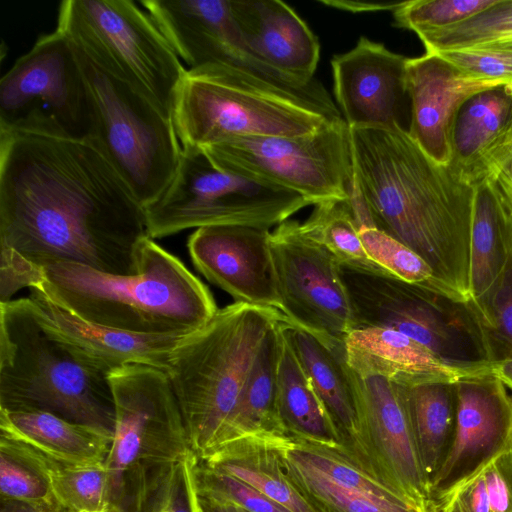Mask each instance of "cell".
Listing matches in <instances>:
<instances>
[{
  "mask_svg": "<svg viewBox=\"0 0 512 512\" xmlns=\"http://www.w3.org/2000/svg\"><path fill=\"white\" fill-rule=\"evenodd\" d=\"M143 206L91 139L0 132V264L136 271Z\"/></svg>",
  "mask_w": 512,
  "mask_h": 512,
  "instance_id": "6da1fadb",
  "label": "cell"
},
{
  "mask_svg": "<svg viewBox=\"0 0 512 512\" xmlns=\"http://www.w3.org/2000/svg\"><path fill=\"white\" fill-rule=\"evenodd\" d=\"M349 141L358 226H374L411 248L431 267L437 294L468 305L475 186L407 132L349 128Z\"/></svg>",
  "mask_w": 512,
  "mask_h": 512,
  "instance_id": "7a4b0ae2",
  "label": "cell"
},
{
  "mask_svg": "<svg viewBox=\"0 0 512 512\" xmlns=\"http://www.w3.org/2000/svg\"><path fill=\"white\" fill-rule=\"evenodd\" d=\"M44 278L45 290L79 317L136 335L186 336L219 309L203 282L150 237L138 246L133 274L57 263Z\"/></svg>",
  "mask_w": 512,
  "mask_h": 512,
  "instance_id": "3957f363",
  "label": "cell"
},
{
  "mask_svg": "<svg viewBox=\"0 0 512 512\" xmlns=\"http://www.w3.org/2000/svg\"><path fill=\"white\" fill-rule=\"evenodd\" d=\"M285 318L277 309L234 302L171 351L166 373L198 460L216 449L264 339Z\"/></svg>",
  "mask_w": 512,
  "mask_h": 512,
  "instance_id": "277c9868",
  "label": "cell"
},
{
  "mask_svg": "<svg viewBox=\"0 0 512 512\" xmlns=\"http://www.w3.org/2000/svg\"><path fill=\"white\" fill-rule=\"evenodd\" d=\"M110 372L52 337L28 297L0 303V409L42 410L113 431Z\"/></svg>",
  "mask_w": 512,
  "mask_h": 512,
  "instance_id": "5b68a950",
  "label": "cell"
},
{
  "mask_svg": "<svg viewBox=\"0 0 512 512\" xmlns=\"http://www.w3.org/2000/svg\"><path fill=\"white\" fill-rule=\"evenodd\" d=\"M172 115L182 148L200 149L239 137L302 135L338 122L219 65L186 69Z\"/></svg>",
  "mask_w": 512,
  "mask_h": 512,
  "instance_id": "8992f818",
  "label": "cell"
},
{
  "mask_svg": "<svg viewBox=\"0 0 512 512\" xmlns=\"http://www.w3.org/2000/svg\"><path fill=\"white\" fill-rule=\"evenodd\" d=\"M74 47L91 104V140L144 208L165 190L180 163L173 116Z\"/></svg>",
  "mask_w": 512,
  "mask_h": 512,
  "instance_id": "52a82bcc",
  "label": "cell"
},
{
  "mask_svg": "<svg viewBox=\"0 0 512 512\" xmlns=\"http://www.w3.org/2000/svg\"><path fill=\"white\" fill-rule=\"evenodd\" d=\"M57 23L99 67L172 115L187 68L146 10L132 0H65Z\"/></svg>",
  "mask_w": 512,
  "mask_h": 512,
  "instance_id": "ba28073f",
  "label": "cell"
},
{
  "mask_svg": "<svg viewBox=\"0 0 512 512\" xmlns=\"http://www.w3.org/2000/svg\"><path fill=\"white\" fill-rule=\"evenodd\" d=\"M312 203L221 170L200 148H182L177 171L165 190L144 207L149 237L190 228L238 224L269 229Z\"/></svg>",
  "mask_w": 512,
  "mask_h": 512,
  "instance_id": "9c48e42d",
  "label": "cell"
},
{
  "mask_svg": "<svg viewBox=\"0 0 512 512\" xmlns=\"http://www.w3.org/2000/svg\"><path fill=\"white\" fill-rule=\"evenodd\" d=\"M226 172L303 196L312 205L350 198L353 169L349 128L331 122L307 134L248 136L202 148Z\"/></svg>",
  "mask_w": 512,
  "mask_h": 512,
  "instance_id": "30bf717a",
  "label": "cell"
},
{
  "mask_svg": "<svg viewBox=\"0 0 512 512\" xmlns=\"http://www.w3.org/2000/svg\"><path fill=\"white\" fill-rule=\"evenodd\" d=\"M0 132L92 138L91 104L76 50L58 29L40 36L0 79Z\"/></svg>",
  "mask_w": 512,
  "mask_h": 512,
  "instance_id": "8fae6325",
  "label": "cell"
},
{
  "mask_svg": "<svg viewBox=\"0 0 512 512\" xmlns=\"http://www.w3.org/2000/svg\"><path fill=\"white\" fill-rule=\"evenodd\" d=\"M187 69L219 65L256 79L297 99L334 121L339 107L317 79L304 81L263 60L246 42L229 0H141Z\"/></svg>",
  "mask_w": 512,
  "mask_h": 512,
  "instance_id": "7c38bea8",
  "label": "cell"
},
{
  "mask_svg": "<svg viewBox=\"0 0 512 512\" xmlns=\"http://www.w3.org/2000/svg\"><path fill=\"white\" fill-rule=\"evenodd\" d=\"M113 440L105 464L113 505L120 507L128 472L140 464L176 460L192 452L185 422L165 371L129 364L112 370Z\"/></svg>",
  "mask_w": 512,
  "mask_h": 512,
  "instance_id": "4fadbf2b",
  "label": "cell"
},
{
  "mask_svg": "<svg viewBox=\"0 0 512 512\" xmlns=\"http://www.w3.org/2000/svg\"><path fill=\"white\" fill-rule=\"evenodd\" d=\"M270 248L283 315L318 335L344 341L355 321L337 258L296 220L276 226Z\"/></svg>",
  "mask_w": 512,
  "mask_h": 512,
  "instance_id": "5bb4252c",
  "label": "cell"
},
{
  "mask_svg": "<svg viewBox=\"0 0 512 512\" xmlns=\"http://www.w3.org/2000/svg\"><path fill=\"white\" fill-rule=\"evenodd\" d=\"M351 372L359 428L354 458L410 502L433 512L429 481L416 445L407 387L380 375L358 374L352 369Z\"/></svg>",
  "mask_w": 512,
  "mask_h": 512,
  "instance_id": "9a60e30c",
  "label": "cell"
},
{
  "mask_svg": "<svg viewBox=\"0 0 512 512\" xmlns=\"http://www.w3.org/2000/svg\"><path fill=\"white\" fill-rule=\"evenodd\" d=\"M456 421L446 456L430 480L432 508L462 482L512 450V394L492 374L455 383Z\"/></svg>",
  "mask_w": 512,
  "mask_h": 512,
  "instance_id": "2e32d148",
  "label": "cell"
},
{
  "mask_svg": "<svg viewBox=\"0 0 512 512\" xmlns=\"http://www.w3.org/2000/svg\"><path fill=\"white\" fill-rule=\"evenodd\" d=\"M408 59L366 37L333 57L334 94L348 128L382 127L409 134Z\"/></svg>",
  "mask_w": 512,
  "mask_h": 512,
  "instance_id": "e0dca14e",
  "label": "cell"
},
{
  "mask_svg": "<svg viewBox=\"0 0 512 512\" xmlns=\"http://www.w3.org/2000/svg\"><path fill=\"white\" fill-rule=\"evenodd\" d=\"M267 228L224 224L197 228L188 238L196 269L235 300L282 311Z\"/></svg>",
  "mask_w": 512,
  "mask_h": 512,
  "instance_id": "ac0fdd59",
  "label": "cell"
},
{
  "mask_svg": "<svg viewBox=\"0 0 512 512\" xmlns=\"http://www.w3.org/2000/svg\"><path fill=\"white\" fill-rule=\"evenodd\" d=\"M341 277L350 299L355 328L395 330L444 359L462 361L456 356L455 333L436 300L441 296L392 276L344 266H341Z\"/></svg>",
  "mask_w": 512,
  "mask_h": 512,
  "instance_id": "d6986e66",
  "label": "cell"
},
{
  "mask_svg": "<svg viewBox=\"0 0 512 512\" xmlns=\"http://www.w3.org/2000/svg\"><path fill=\"white\" fill-rule=\"evenodd\" d=\"M406 80L411 101L409 135L442 165L452 161L453 128L463 103L478 92L512 83L469 74L434 52L409 58Z\"/></svg>",
  "mask_w": 512,
  "mask_h": 512,
  "instance_id": "ffe728a7",
  "label": "cell"
},
{
  "mask_svg": "<svg viewBox=\"0 0 512 512\" xmlns=\"http://www.w3.org/2000/svg\"><path fill=\"white\" fill-rule=\"evenodd\" d=\"M345 359L358 374L380 375L406 387L427 383L455 384L492 374V361H452L395 330L359 327L344 339Z\"/></svg>",
  "mask_w": 512,
  "mask_h": 512,
  "instance_id": "44dd1931",
  "label": "cell"
},
{
  "mask_svg": "<svg viewBox=\"0 0 512 512\" xmlns=\"http://www.w3.org/2000/svg\"><path fill=\"white\" fill-rule=\"evenodd\" d=\"M28 298L41 326L55 339L112 371L143 364L167 371L171 351L184 336L136 335L91 323L54 299L41 283Z\"/></svg>",
  "mask_w": 512,
  "mask_h": 512,
  "instance_id": "7402d4cb",
  "label": "cell"
},
{
  "mask_svg": "<svg viewBox=\"0 0 512 512\" xmlns=\"http://www.w3.org/2000/svg\"><path fill=\"white\" fill-rule=\"evenodd\" d=\"M470 311L479 331L512 257V198L493 180L474 183Z\"/></svg>",
  "mask_w": 512,
  "mask_h": 512,
  "instance_id": "603a6c76",
  "label": "cell"
},
{
  "mask_svg": "<svg viewBox=\"0 0 512 512\" xmlns=\"http://www.w3.org/2000/svg\"><path fill=\"white\" fill-rule=\"evenodd\" d=\"M232 15L248 45L275 69L311 81L320 56L317 37L279 0H229Z\"/></svg>",
  "mask_w": 512,
  "mask_h": 512,
  "instance_id": "cb8c5ba5",
  "label": "cell"
},
{
  "mask_svg": "<svg viewBox=\"0 0 512 512\" xmlns=\"http://www.w3.org/2000/svg\"><path fill=\"white\" fill-rule=\"evenodd\" d=\"M282 329L313 388L353 455L358 441L354 379L345 359L344 341L318 335L285 318Z\"/></svg>",
  "mask_w": 512,
  "mask_h": 512,
  "instance_id": "d4e9b609",
  "label": "cell"
},
{
  "mask_svg": "<svg viewBox=\"0 0 512 512\" xmlns=\"http://www.w3.org/2000/svg\"><path fill=\"white\" fill-rule=\"evenodd\" d=\"M1 438L72 465L106 461L113 431L69 421L42 410L0 409Z\"/></svg>",
  "mask_w": 512,
  "mask_h": 512,
  "instance_id": "484cf974",
  "label": "cell"
},
{
  "mask_svg": "<svg viewBox=\"0 0 512 512\" xmlns=\"http://www.w3.org/2000/svg\"><path fill=\"white\" fill-rule=\"evenodd\" d=\"M283 321V320H282ZM278 324L276 409L287 433L313 444L348 449Z\"/></svg>",
  "mask_w": 512,
  "mask_h": 512,
  "instance_id": "4316f807",
  "label": "cell"
},
{
  "mask_svg": "<svg viewBox=\"0 0 512 512\" xmlns=\"http://www.w3.org/2000/svg\"><path fill=\"white\" fill-rule=\"evenodd\" d=\"M274 436L243 438L199 461L241 480L291 512H318L286 472L273 445Z\"/></svg>",
  "mask_w": 512,
  "mask_h": 512,
  "instance_id": "83f0119b",
  "label": "cell"
},
{
  "mask_svg": "<svg viewBox=\"0 0 512 512\" xmlns=\"http://www.w3.org/2000/svg\"><path fill=\"white\" fill-rule=\"evenodd\" d=\"M197 462L190 452L176 460L134 467L126 476L120 508L124 512H204Z\"/></svg>",
  "mask_w": 512,
  "mask_h": 512,
  "instance_id": "f1b7e54d",
  "label": "cell"
},
{
  "mask_svg": "<svg viewBox=\"0 0 512 512\" xmlns=\"http://www.w3.org/2000/svg\"><path fill=\"white\" fill-rule=\"evenodd\" d=\"M511 133L512 83L476 93L457 113L450 166L464 177Z\"/></svg>",
  "mask_w": 512,
  "mask_h": 512,
  "instance_id": "f546056e",
  "label": "cell"
},
{
  "mask_svg": "<svg viewBox=\"0 0 512 512\" xmlns=\"http://www.w3.org/2000/svg\"><path fill=\"white\" fill-rule=\"evenodd\" d=\"M0 450L34 468L47 482L57 507L63 512H106L113 505L105 462L65 464L5 438L0 439Z\"/></svg>",
  "mask_w": 512,
  "mask_h": 512,
  "instance_id": "4dcf8cb0",
  "label": "cell"
},
{
  "mask_svg": "<svg viewBox=\"0 0 512 512\" xmlns=\"http://www.w3.org/2000/svg\"><path fill=\"white\" fill-rule=\"evenodd\" d=\"M279 322L264 339L214 451L247 437L289 434L280 423L276 409Z\"/></svg>",
  "mask_w": 512,
  "mask_h": 512,
  "instance_id": "1f68e13d",
  "label": "cell"
},
{
  "mask_svg": "<svg viewBox=\"0 0 512 512\" xmlns=\"http://www.w3.org/2000/svg\"><path fill=\"white\" fill-rule=\"evenodd\" d=\"M411 420L423 470L429 481L452 441L456 421L455 384L427 383L407 387Z\"/></svg>",
  "mask_w": 512,
  "mask_h": 512,
  "instance_id": "d6a6232c",
  "label": "cell"
},
{
  "mask_svg": "<svg viewBox=\"0 0 512 512\" xmlns=\"http://www.w3.org/2000/svg\"><path fill=\"white\" fill-rule=\"evenodd\" d=\"M301 227L305 234L331 252L341 266L392 276L367 254L350 198L315 205L310 216L301 223Z\"/></svg>",
  "mask_w": 512,
  "mask_h": 512,
  "instance_id": "836d02e7",
  "label": "cell"
},
{
  "mask_svg": "<svg viewBox=\"0 0 512 512\" xmlns=\"http://www.w3.org/2000/svg\"><path fill=\"white\" fill-rule=\"evenodd\" d=\"M282 436H274L273 445L291 480L318 512H427L410 503L381 500L332 483L286 451L280 444Z\"/></svg>",
  "mask_w": 512,
  "mask_h": 512,
  "instance_id": "e575fe53",
  "label": "cell"
},
{
  "mask_svg": "<svg viewBox=\"0 0 512 512\" xmlns=\"http://www.w3.org/2000/svg\"><path fill=\"white\" fill-rule=\"evenodd\" d=\"M417 35L426 52L459 48L512 50V0H498L465 21Z\"/></svg>",
  "mask_w": 512,
  "mask_h": 512,
  "instance_id": "d590c367",
  "label": "cell"
},
{
  "mask_svg": "<svg viewBox=\"0 0 512 512\" xmlns=\"http://www.w3.org/2000/svg\"><path fill=\"white\" fill-rule=\"evenodd\" d=\"M359 234L369 257L393 277L437 294L431 267L411 248L374 226H359Z\"/></svg>",
  "mask_w": 512,
  "mask_h": 512,
  "instance_id": "8d00e7d4",
  "label": "cell"
},
{
  "mask_svg": "<svg viewBox=\"0 0 512 512\" xmlns=\"http://www.w3.org/2000/svg\"><path fill=\"white\" fill-rule=\"evenodd\" d=\"M498 0H412L394 11L397 27L416 34L446 28L490 8Z\"/></svg>",
  "mask_w": 512,
  "mask_h": 512,
  "instance_id": "74e56055",
  "label": "cell"
},
{
  "mask_svg": "<svg viewBox=\"0 0 512 512\" xmlns=\"http://www.w3.org/2000/svg\"><path fill=\"white\" fill-rule=\"evenodd\" d=\"M0 491L4 501L58 508L45 479L26 462L4 450H0Z\"/></svg>",
  "mask_w": 512,
  "mask_h": 512,
  "instance_id": "f35d334b",
  "label": "cell"
},
{
  "mask_svg": "<svg viewBox=\"0 0 512 512\" xmlns=\"http://www.w3.org/2000/svg\"><path fill=\"white\" fill-rule=\"evenodd\" d=\"M196 476L199 493L229 500L249 512H291L250 485L199 460Z\"/></svg>",
  "mask_w": 512,
  "mask_h": 512,
  "instance_id": "ab89813d",
  "label": "cell"
},
{
  "mask_svg": "<svg viewBox=\"0 0 512 512\" xmlns=\"http://www.w3.org/2000/svg\"><path fill=\"white\" fill-rule=\"evenodd\" d=\"M485 359L492 344L499 347V359L512 357V257L490 304L485 324L480 330Z\"/></svg>",
  "mask_w": 512,
  "mask_h": 512,
  "instance_id": "60d3db41",
  "label": "cell"
},
{
  "mask_svg": "<svg viewBox=\"0 0 512 512\" xmlns=\"http://www.w3.org/2000/svg\"><path fill=\"white\" fill-rule=\"evenodd\" d=\"M434 53L469 74L512 82V50L459 48Z\"/></svg>",
  "mask_w": 512,
  "mask_h": 512,
  "instance_id": "b9f144b4",
  "label": "cell"
},
{
  "mask_svg": "<svg viewBox=\"0 0 512 512\" xmlns=\"http://www.w3.org/2000/svg\"><path fill=\"white\" fill-rule=\"evenodd\" d=\"M465 177L473 185L481 179H491L512 198V133L480 159Z\"/></svg>",
  "mask_w": 512,
  "mask_h": 512,
  "instance_id": "7bdbcfd3",
  "label": "cell"
},
{
  "mask_svg": "<svg viewBox=\"0 0 512 512\" xmlns=\"http://www.w3.org/2000/svg\"><path fill=\"white\" fill-rule=\"evenodd\" d=\"M434 512H490L484 469L454 488Z\"/></svg>",
  "mask_w": 512,
  "mask_h": 512,
  "instance_id": "ee69618b",
  "label": "cell"
},
{
  "mask_svg": "<svg viewBox=\"0 0 512 512\" xmlns=\"http://www.w3.org/2000/svg\"><path fill=\"white\" fill-rule=\"evenodd\" d=\"M490 512H512V450L484 468Z\"/></svg>",
  "mask_w": 512,
  "mask_h": 512,
  "instance_id": "f6af8a7d",
  "label": "cell"
},
{
  "mask_svg": "<svg viewBox=\"0 0 512 512\" xmlns=\"http://www.w3.org/2000/svg\"><path fill=\"white\" fill-rule=\"evenodd\" d=\"M320 3L349 12H372L398 9L403 2H369L353 0H319Z\"/></svg>",
  "mask_w": 512,
  "mask_h": 512,
  "instance_id": "bcb514c9",
  "label": "cell"
},
{
  "mask_svg": "<svg viewBox=\"0 0 512 512\" xmlns=\"http://www.w3.org/2000/svg\"><path fill=\"white\" fill-rule=\"evenodd\" d=\"M199 496L204 512H249L241 506L223 498L202 493H199Z\"/></svg>",
  "mask_w": 512,
  "mask_h": 512,
  "instance_id": "7dc6e473",
  "label": "cell"
},
{
  "mask_svg": "<svg viewBox=\"0 0 512 512\" xmlns=\"http://www.w3.org/2000/svg\"><path fill=\"white\" fill-rule=\"evenodd\" d=\"M492 375L512 391V357L493 360Z\"/></svg>",
  "mask_w": 512,
  "mask_h": 512,
  "instance_id": "c3c4849f",
  "label": "cell"
},
{
  "mask_svg": "<svg viewBox=\"0 0 512 512\" xmlns=\"http://www.w3.org/2000/svg\"><path fill=\"white\" fill-rule=\"evenodd\" d=\"M1 512H63L58 508H43L19 503L15 501L2 500Z\"/></svg>",
  "mask_w": 512,
  "mask_h": 512,
  "instance_id": "681fc988",
  "label": "cell"
},
{
  "mask_svg": "<svg viewBox=\"0 0 512 512\" xmlns=\"http://www.w3.org/2000/svg\"><path fill=\"white\" fill-rule=\"evenodd\" d=\"M106 512H124L120 507L116 505H112L110 509H108Z\"/></svg>",
  "mask_w": 512,
  "mask_h": 512,
  "instance_id": "f907efd6",
  "label": "cell"
}]
</instances>
